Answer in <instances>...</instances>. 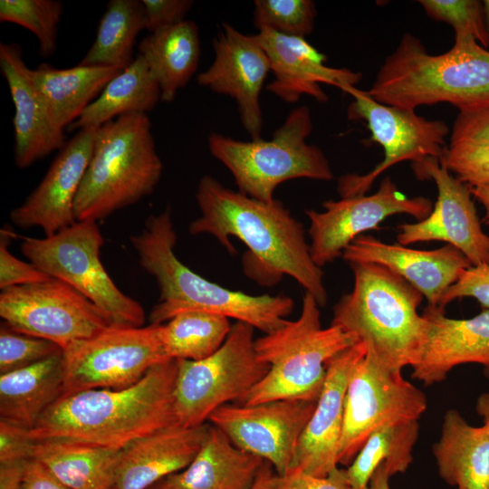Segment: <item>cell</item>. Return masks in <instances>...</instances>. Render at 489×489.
Wrapping results in <instances>:
<instances>
[{
    "mask_svg": "<svg viewBox=\"0 0 489 489\" xmlns=\"http://www.w3.org/2000/svg\"><path fill=\"white\" fill-rule=\"evenodd\" d=\"M211 425H172L122 449L112 489H149L186 468L206 443Z\"/></svg>",
    "mask_w": 489,
    "mask_h": 489,
    "instance_id": "d4e9b609",
    "label": "cell"
},
{
    "mask_svg": "<svg viewBox=\"0 0 489 489\" xmlns=\"http://www.w3.org/2000/svg\"><path fill=\"white\" fill-rule=\"evenodd\" d=\"M265 463L236 447L211 425L207 439L193 461L161 482L165 489H253Z\"/></svg>",
    "mask_w": 489,
    "mask_h": 489,
    "instance_id": "484cf974",
    "label": "cell"
},
{
    "mask_svg": "<svg viewBox=\"0 0 489 489\" xmlns=\"http://www.w3.org/2000/svg\"><path fill=\"white\" fill-rule=\"evenodd\" d=\"M428 333L418 361L411 367L413 379L430 386L444 381L456 366H489V309L469 319H452L445 310L427 306L422 313Z\"/></svg>",
    "mask_w": 489,
    "mask_h": 489,
    "instance_id": "cb8c5ba5",
    "label": "cell"
},
{
    "mask_svg": "<svg viewBox=\"0 0 489 489\" xmlns=\"http://www.w3.org/2000/svg\"><path fill=\"white\" fill-rule=\"evenodd\" d=\"M315 406L316 402L298 399L230 403L215 410L208 422L236 447L261 457L276 475H283L292 466Z\"/></svg>",
    "mask_w": 489,
    "mask_h": 489,
    "instance_id": "2e32d148",
    "label": "cell"
},
{
    "mask_svg": "<svg viewBox=\"0 0 489 489\" xmlns=\"http://www.w3.org/2000/svg\"><path fill=\"white\" fill-rule=\"evenodd\" d=\"M62 396L88 389L128 388L155 365L170 360L163 345L162 324L110 326L62 350Z\"/></svg>",
    "mask_w": 489,
    "mask_h": 489,
    "instance_id": "8fae6325",
    "label": "cell"
},
{
    "mask_svg": "<svg viewBox=\"0 0 489 489\" xmlns=\"http://www.w3.org/2000/svg\"><path fill=\"white\" fill-rule=\"evenodd\" d=\"M62 4L58 0H1L0 22L12 23L32 32L39 43V55L48 58L57 47Z\"/></svg>",
    "mask_w": 489,
    "mask_h": 489,
    "instance_id": "d590c367",
    "label": "cell"
},
{
    "mask_svg": "<svg viewBox=\"0 0 489 489\" xmlns=\"http://www.w3.org/2000/svg\"><path fill=\"white\" fill-rule=\"evenodd\" d=\"M418 179H432L437 199L428 216L398 226L397 241L408 245L418 242L443 241L462 252L473 265L489 264V235L481 225L470 187L455 177L436 158L411 165Z\"/></svg>",
    "mask_w": 489,
    "mask_h": 489,
    "instance_id": "e0dca14e",
    "label": "cell"
},
{
    "mask_svg": "<svg viewBox=\"0 0 489 489\" xmlns=\"http://www.w3.org/2000/svg\"><path fill=\"white\" fill-rule=\"evenodd\" d=\"M427 408L426 395L405 379L401 370L380 363L367 347L347 387L338 464L349 466L375 430L392 423L418 420Z\"/></svg>",
    "mask_w": 489,
    "mask_h": 489,
    "instance_id": "7c38bea8",
    "label": "cell"
},
{
    "mask_svg": "<svg viewBox=\"0 0 489 489\" xmlns=\"http://www.w3.org/2000/svg\"><path fill=\"white\" fill-rule=\"evenodd\" d=\"M484 375L489 379V366L484 368Z\"/></svg>",
    "mask_w": 489,
    "mask_h": 489,
    "instance_id": "9f6ffc18",
    "label": "cell"
},
{
    "mask_svg": "<svg viewBox=\"0 0 489 489\" xmlns=\"http://www.w3.org/2000/svg\"><path fill=\"white\" fill-rule=\"evenodd\" d=\"M366 350V344L358 341L328 362L322 390L300 438L290 470L324 477L339 467L347 387L356 362Z\"/></svg>",
    "mask_w": 489,
    "mask_h": 489,
    "instance_id": "44dd1931",
    "label": "cell"
},
{
    "mask_svg": "<svg viewBox=\"0 0 489 489\" xmlns=\"http://www.w3.org/2000/svg\"><path fill=\"white\" fill-rule=\"evenodd\" d=\"M62 388V352L0 374V420L31 430Z\"/></svg>",
    "mask_w": 489,
    "mask_h": 489,
    "instance_id": "83f0119b",
    "label": "cell"
},
{
    "mask_svg": "<svg viewBox=\"0 0 489 489\" xmlns=\"http://www.w3.org/2000/svg\"><path fill=\"white\" fill-rule=\"evenodd\" d=\"M322 206L323 212L306 210L310 219V251L320 267L341 256L344 249L362 233L379 229L387 217L407 214L421 221L434 206L427 197L404 195L389 177L381 180L374 194L328 200Z\"/></svg>",
    "mask_w": 489,
    "mask_h": 489,
    "instance_id": "9a60e30c",
    "label": "cell"
},
{
    "mask_svg": "<svg viewBox=\"0 0 489 489\" xmlns=\"http://www.w3.org/2000/svg\"><path fill=\"white\" fill-rule=\"evenodd\" d=\"M316 7L311 0H255L254 22L256 29L305 38L314 28Z\"/></svg>",
    "mask_w": 489,
    "mask_h": 489,
    "instance_id": "8d00e7d4",
    "label": "cell"
},
{
    "mask_svg": "<svg viewBox=\"0 0 489 489\" xmlns=\"http://www.w3.org/2000/svg\"><path fill=\"white\" fill-rule=\"evenodd\" d=\"M120 455L116 449L39 441L32 457L71 489H112Z\"/></svg>",
    "mask_w": 489,
    "mask_h": 489,
    "instance_id": "1f68e13d",
    "label": "cell"
},
{
    "mask_svg": "<svg viewBox=\"0 0 489 489\" xmlns=\"http://www.w3.org/2000/svg\"><path fill=\"white\" fill-rule=\"evenodd\" d=\"M341 256L349 264L371 263L389 269L419 291L427 306L438 308L448 288L473 265L448 244L437 249L418 250L364 235L355 238Z\"/></svg>",
    "mask_w": 489,
    "mask_h": 489,
    "instance_id": "7402d4cb",
    "label": "cell"
},
{
    "mask_svg": "<svg viewBox=\"0 0 489 489\" xmlns=\"http://www.w3.org/2000/svg\"><path fill=\"white\" fill-rule=\"evenodd\" d=\"M158 83L144 59L138 54L133 62L113 77L98 98L68 129H98L129 113L151 111L160 100Z\"/></svg>",
    "mask_w": 489,
    "mask_h": 489,
    "instance_id": "4dcf8cb0",
    "label": "cell"
},
{
    "mask_svg": "<svg viewBox=\"0 0 489 489\" xmlns=\"http://www.w3.org/2000/svg\"><path fill=\"white\" fill-rule=\"evenodd\" d=\"M213 62L197 75V83L235 100L251 139H262L260 97L271 72L266 53L253 35L243 34L225 23L213 40Z\"/></svg>",
    "mask_w": 489,
    "mask_h": 489,
    "instance_id": "ac0fdd59",
    "label": "cell"
},
{
    "mask_svg": "<svg viewBox=\"0 0 489 489\" xmlns=\"http://www.w3.org/2000/svg\"><path fill=\"white\" fill-rule=\"evenodd\" d=\"M196 199L201 216L192 221L191 235L209 234L230 253L231 236L248 248L244 271L264 284L289 275L311 293L320 307L328 299L323 271L312 260L302 223L282 201L264 202L225 187L206 175L198 182Z\"/></svg>",
    "mask_w": 489,
    "mask_h": 489,
    "instance_id": "6da1fadb",
    "label": "cell"
},
{
    "mask_svg": "<svg viewBox=\"0 0 489 489\" xmlns=\"http://www.w3.org/2000/svg\"><path fill=\"white\" fill-rule=\"evenodd\" d=\"M138 50L158 83L160 100L171 102L197 70L201 55L198 27L186 19L150 33Z\"/></svg>",
    "mask_w": 489,
    "mask_h": 489,
    "instance_id": "f1b7e54d",
    "label": "cell"
},
{
    "mask_svg": "<svg viewBox=\"0 0 489 489\" xmlns=\"http://www.w3.org/2000/svg\"><path fill=\"white\" fill-rule=\"evenodd\" d=\"M177 360L152 367L134 385L96 388L60 397L41 416L29 436L120 450L153 432L177 425Z\"/></svg>",
    "mask_w": 489,
    "mask_h": 489,
    "instance_id": "7a4b0ae2",
    "label": "cell"
},
{
    "mask_svg": "<svg viewBox=\"0 0 489 489\" xmlns=\"http://www.w3.org/2000/svg\"><path fill=\"white\" fill-rule=\"evenodd\" d=\"M472 196L478 200V202L484 208V216L483 217V222L485 225H489V187L487 186H477L470 187Z\"/></svg>",
    "mask_w": 489,
    "mask_h": 489,
    "instance_id": "681fc988",
    "label": "cell"
},
{
    "mask_svg": "<svg viewBox=\"0 0 489 489\" xmlns=\"http://www.w3.org/2000/svg\"><path fill=\"white\" fill-rule=\"evenodd\" d=\"M28 461L0 463V489H18Z\"/></svg>",
    "mask_w": 489,
    "mask_h": 489,
    "instance_id": "c3c4849f",
    "label": "cell"
},
{
    "mask_svg": "<svg viewBox=\"0 0 489 489\" xmlns=\"http://www.w3.org/2000/svg\"><path fill=\"white\" fill-rule=\"evenodd\" d=\"M145 29L149 33L167 28L186 20L194 5L191 0H141Z\"/></svg>",
    "mask_w": 489,
    "mask_h": 489,
    "instance_id": "ee69618b",
    "label": "cell"
},
{
    "mask_svg": "<svg viewBox=\"0 0 489 489\" xmlns=\"http://www.w3.org/2000/svg\"><path fill=\"white\" fill-rule=\"evenodd\" d=\"M34 441L29 430L0 420V463L25 462L33 459Z\"/></svg>",
    "mask_w": 489,
    "mask_h": 489,
    "instance_id": "f6af8a7d",
    "label": "cell"
},
{
    "mask_svg": "<svg viewBox=\"0 0 489 489\" xmlns=\"http://www.w3.org/2000/svg\"><path fill=\"white\" fill-rule=\"evenodd\" d=\"M121 70L108 66L54 68L43 63L30 69L31 79L57 123L69 128Z\"/></svg>",
    "mask_w": 489,
    "mask_h": 489,
    "instance_id": "f546056e",
    "label": "cell"
},
{
    "mask_svg": "<svg viewBox=\"0 0 489 489\" xmlns=\"http://www.w3.org/2000/svg\"><path fill=\"white\" fill-rule=\"evenodd\" d=\"M482 3L485 26L489 35V0H484Z\"/></svg>",
    "mask_w": 489,
    "mask_h": 489,
    "instance_id": "db71d44e",
    "label": "cell"
},
{
    "mask_svg": "<svg viewBox=\"0 0 489 489\" xmlns=\"http://www.w3.org/2000/svg\"><path fill=\"white\" fill-rule=\"evenodd\" d=\"M18 489H71L35 459L28 461Z\"/></svg>",
    "mask_w": 489,
    "mask_h": 489,
    "instance_id": "7dc6e473",
    "label": "cell"
},
{
    "mask_svg": "<svg viewBox=\"0 0 489 489\" xmlns=\"http://www.w3.org/2000/svg\"><path fill=\"white\" fill-rule=\"evenodd\" d=\"M419 435L418 420L388 424L366 440L345 475L353 489H369L370 478L380 465L391 477L405 473L413 462V449Z\"/></svg>",
    "mask_w": 489,
    "mask_h": 489,
    "instance_id": "d6a6232c",
    "label": "cell"
},
{
    "mask_svg": "<svg viewBox=\"0 0 489 489\" xmlns=\"http://www.w3.org/2000/svg\"><path fill=\"white\" fill-rule=\"evenodd\" d=\"M62 352L53 342L17 332L6 324L0 328V374L17 370Z\"/></svg>",
    "mask_w": 489,
    "mask_h": 489,
    "instance_id": "f35d334b",
    "label": "cell"
},
{
    "mask_svg": "<svg viewBox=\"0 0 489 489\" xmlns=\"http://www.w3.org/2000/svg\"><path fill=\"white\" fill-rule=\"evenodd\" d=\"M389 479L390 476L386 471L383 465H380L377 467L373 473L369 488V489H390L389 487Z\"/></svg>",
    "mask_w": 489,
    "mask_h": 489,
    "instance_id": "f907efd6",
    "label": "cell"
},
{
    "mask_svg": "<svg viewBox=\"0 0 489 489\" xmlns=\"http://www.w3.org/2000/svg\"><path fill=\"white\" fill-rule=\"evenodd\" d=\"M273 473V470L271 465L268 463H265L256 479V482L253 489H264L265 484Z\"/></svg>",
    "mask_w": 489,
    "mask_h": 489,
    "instance_id": "f5cc1de1",
    "label": "cell"
},
{
    "mask_svg": "<svg viewBox=\"0 0 489 489\" xmlns=\"http://www.w3.org/2000/svg\"><path fill=\"white\" fill-rule=\"evenodd\" d=\"M353 288L333 307L331 325L364 342L384 366L401 370L419 360L428 321L417 312L423 295L389 269L371 263L349 264Z\"/></svg>",
    "mask_w": 489,
    "mask_h": 489,
    "instance_id": "5b68a950",
    "label": "cell"
},
{
    "mask_svg": "<svg viewBox=\"0 0 489 489\" xmlns=\"http://www.w3.org/2000/svg\"><path fill=\"white\" fill-rule=\"evenodd\" d=\"M264 489H353L345 471L336 468L327 476L318 477L301 470H290L283 475L274 472L268 478Z\"/></svg>",
    "mask_w": 489,
    "mask_h": 489,
    "instance_id": "7bdbcfd3",
    "label": "cell"
},
{
    "mask_svg": "<svg viewBox=\"0 0 489 489\" xmlns=\"http://www.w3.org/2000/svg\"><path fill=\"white\" fill-rule=\"evenodd\" d=\"M312 130L311 110L302 105L288 114L270 139L243 141L212 133L207 144L212 156L232 173L239 192L272 202L275 188L287 180L334 177L322 150L306 142Z\"/></svg>",
    "mask_w": 489,
    "mask_h": 489,
    "instance_id": "ba28073f",
    "label": "cell"
},
{
    "mask_svg": "<svg viewBox=\"0 0 489 489\" xmlns=\"http://www.w3.org/2000/svg\"><path fill=\"white\" fill-rule=\"evenodd\" d=\"M358 341L355 335L338 326L322 328L320 306L305 292L296 320H287L278 330L255 339L257 356L269 369L240 404L275 399L317 402L328 362Z\"/></svg>",
    "mask_w": 489,
    "mask_h": 489,
    "instance_id": "52a82bcc",
    "label": "cell"
},
{
    "mask_svg": "<svg viewBox=\"0 0 489 489\" xmlns=\"http://www.w3.org/2000/svg\"><path fill=\"white\" fill-rule=\"evenodd\" d=\"M439 162L469 187H489V142L449 144Z\"/></svg>",
    "mask_w": 489,
    "mask_h": 489,
    "instance_id": "ab89813d",
    "label": "cell"
},
{
    "mask_svg": "<svg viewBox=\"0 0 489 489\" xmlns=\"http://www.w3.org/2000/svg\"><path fill=\"white\" fill-rule=\"evenodd\" d=\"M232 325L223 315L203 311L177 313L162 324L165 352L170 360H200L225 341Z\"/></svg>",
    "mask_w": 489,
    "mask_h": 489,
    "instance_id": "e575fe53",
    "label": "cell"
},
{
    "mask_svg": "<svg viewBox=\"0 0 489 489\" xmlns=\"http://www.w3.org/2000/svg\"><path fill=\"white\" fill-rule=\"evenodd\" d=\"M0 316L12 330L62 350L112 326L90 300L56 278L1 290Z\"/></svg>",
    "mask_w": 489,
    "mask_h": 489,
    "instance_id": "4fadbf2b",
    "label": "cell"
},
{
    "mask_svg": "<svg viewBox=\"0 0 489 489\" xmlns=\"http://www.w3.org/2000/svg\"><path fill=\"white\" fill-rule=\"evenodd\" d=\"M365 91L380 103L411 110L439 102L462 113L486 110L489 51L472 35H460L448 52L431 54L418 38L406 33Z\"/></svg>",
    "mask_w": 489,
    "mask_h": 489,
    "instance_id": "277c9868",
    "label": "cell"
},
{
    "mask_svg": "<svg viewBox=\"0 0 489 489\" xmlns=\"http://www.w3.org/2000/svg\"><path fill=\"white\" fill-rule=\"evenodd\" d=\"M475 410L482 417L483 426L489 435V392L482 393L477 397Z\"/></svg>",
    "mask_w": 489,
    "mask_h": 489,
    "instance_id": "816d5d0a",
    "label": "cell"
},
{
    "mask_svg": "<svg viewBox=\"0 0 489 489\" xmlns=\"http://www.w3.org/2000/svg\"><path fill=\"white\" fill-rule=\"evenodd\" d=\"M6 230H1L0 237V289L43 282L51 276L39 270L33 264L14 256L8 250L9 237Z\"/></svg>",
    "mask_w": 489,
    "mask_h": 489,
    "instance_id": "60d3db41",
    "label": "cell"
},
{
    "mask_svg": "<svg viewBox=\"0 0 489 489\" xmlns=\"http://www.w3.org/2000/svg\"><path fill=\"white\" fill-rule=\"evenodd\" d=\"M104 243L95 221L73 225L43 238L23 237L22 254L53 278L78 291L116 327H141L145 311L115 284L101 260Z\"/></svg>",
    "mask_w": 489,
    "mask_h": 489,
    "instance_id": "9c48e42d",
    "label": "cell"
},
{
    "mask_svg": "<svg viewBox=\"0 0 489 489\" xmlns=\"http://www.w3.org/2000/svg\"><path fill=\"white\" fill-rule=\"evenodd\" d=\"M432 451L446 484L457 489H489V435L484 426H471L457 410L449 409Z\"/></svg>",
    "mask_w": 489,
    "mask_h": 489,
    "instance_id": "4316f807",
    "label": "cell"
},
{
    "mask_svg": "<svg viewBox=\"0 0 489 489\" xmlns=\"http://www.w3.org/2000/svg\"><path fill=\"white\" fill-rule=\"evenodd\" d=\"M0 69L14 107V162L25 168L64 147V129L34 84L19 44L0 43Z\"/></svg>",
    "mask_w": 489,
    "mask_h": 489,
    "instance_id": "603a6c76",
    "label": "cell"
},
{
    "mask_svg": "<svg viewBox=\"0 0 489 489\" xmlns=\"http://www.w3.org/2000/svg\"><path fill=\"white\" fill-rule=\"evenodd\" d=\"M472 297L483 309H489V264L472 265L465 269L458 280L444 294L439 308L455 299Z\"/></svg>",
    "mask_w": 489,
    "mask_h": 489,
    "instance_id": "b9f144b4",
    "label": "cell"
},
{
    "mask_svg": "<svg viewBox=\"0 0 489 489\" xmlns=\"http://www.w3.org/2000/svg\"><path fill=\"white\" fill-rule=\"evenodd\" d=\"M428 17L449 24L455 36L472 35L484 48L489 47L483 3L478 0H420Z\"/></svg>",
    "mask_w": 489,
    "mask_h": 489,
    "instance_id": "74e56055",
    "label": "cell"
},
{
    "mask_svg": "<svg viewBox=\"0 0 489 489\" xmlns=\"http://www.w3.org/2000/svg\"><path fill=\"white\" fill-rule=\"evenodd\" d=\"M145 113L120 116L97 129L93 150L78 191L77 221L98 222L150 195L163 163Z\"/></svg>",
    "mask_w": 489,
    "mask_h": 489,
    "instance_id": "8992f818",
    "label": "cell"
},
{
    "mask_svg": "<svg viewBox=\"0 0 489 489\" xmlns=\"http://www.w3.org/2000/svg\"><path fill=\"white\" fill-rule=\"evenodd\" d=\"M254 328L236 321L224 344L200 360H177V424L197 427L222 406L241 403L266 375L269 366L255 350Z\"/></svg>",
    "mask_w": 489,
    "mask_h": 489,
    "instance_id": "30bf717a",
    "label": "cell"
},
{
    "mask_svg": "<svg viewBox=\"0 0 489 489\" xmlns=\"http://www.w3.org/2000/svg\"><path fill=\"white\" fill-rule=\"evenodd\" d=\"M177 242L171 209L147 218L140 233L130 236L140 267L158 285V302L149 314L150 324H163L179 312L203 311L233 318L266 333L287 321L294 302L279 294L251 295L216 284L184 264L176 255Z\"/></svg>",
    "mask_w": 489,
    "mask_h": 489,
    "instance_id": "3957f363",
    "label": "cell"
},
{
    "mask_svg": "<svg viewBox=\"0 0 489 489\" xmlns=\"http://www.w3.org/2000/svg\"><path fill=\"white\" fill-rule=\"evenodd\" d=\"M143 29L145 15L141 1H109L99 22L95 40L79 64L124 70L134 60L133 48Z\"/></svg>",
    "mask_w": 489,
    "mask_h": 489,
    "instance_id": "836d02e7",
    "label": "cell"
},
{
    "mask_svg": "<svg viewBox=\"0 0 489 489\" xmlns=\"http://www.w3.org/2000/svg\"><path fill=\"white\" fill-rule=\"evenodd\" d=\"M465 141L489 142V110L458 113L453 124L449 144Z\"/></svg>",
    "mask_w": 489,
    "mask_h": 489,
    "instance_id": "bcb514c9",
    "label": "cell"
},
{
    "mask_svg": "<svg viewBox=\"0 0 489 489\" xmlns=\"http://www.w3.org/2000/svg\"><path fill=\"white\" fill-rule=\"evenodd\" d=\"M97 129H84L59 150L40 184L22 205L13 209L10 219L21 228L40 227L52 235L77 220L74 205L91 158Z\"/></svg>",
    "mask_w": 489,
    "mask_h": 489,
    "instance_id": "d6986e66",
    "label": "cell"
},
{
    "mask_svg": "<svg viewBox=\"0 0 489 489\" xmlns=\"http://www.w3.org/2000/svg\"><path fill=\"white\" fill-rule=\"evenodd\" d=\"M257 31L253 36L266 53L274 76L266 89L286 102H297L302 95L325 102L328 95L321 83L348 93L362 79L359 72L327 66L326 56L303 37L285 35L269 28Z\"/></svg>",
    "mask_w": 489,
    "mask_h": 489,
    "instance_id": "ffe728a7",
    "label": "cell"
},
{
    "mask_svg": "<svg viewBox=\"0 0 489 489\" xmlns=\"http://www.w3.org/2000/svg\"><path fill=\"white\" fill-rule=\"evenodd\" d=\"M348 93L353 97L347 109L348 119L366 122L371 139L383 148L384 158L365 175L349 174L339 178L338 192L341 197L365 195L381 173L401 161L418 163L427 158L439 159L443 155L449 134L444 121L380 103L356 87Z\"/></svg>",
    "mask_w": 489,
    "mask_h": 489,
    "instance_id": "5bb4252c",
    "label": "cell"
},
{
    "mask_svg": "<svg viewBox=\"0 0 489 489\" xmlns=\"http://www.w3.org/2000/svg\"><path fill=\"white\" fill-rule=\"evenodd\" d=\"M149 489H165V488H164L161 481H159L158 483L155 484L154 485H152Z\"/></svg>",
    "mask_w": 489,
    "mask_h": 489,
    "instance_id": "11a10c76",
    "label": "cell"
}]
</instances>
